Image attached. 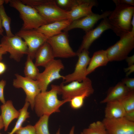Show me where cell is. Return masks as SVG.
I'll return each mask as SVG.
<instances>
[{
  "label": "cell",
  "instance_id": "obj_1",
  "mask_svg": "<svg viewBox=\"0 0 134 134\" xmlns=\"http://www.w3.org/2000/svg\"><path fill=\"white\" fill-rule=\"evenodd\" d=\"M50 90L41 92L35 98L34 108L39 117L44 115L50 116L53 113L59 112L61 106L68 102L58 99V85L52 84Z\"/></svg>",
  "mask_w": 134,
  "mask_h": 134
},
{
  "label": "cell",
  "instance_id": "obj_2",
  "mask_svg": "<svg viewBox=\"0 0 134 134\" xmlns=\"http://www.w3.org/2000/svg\"><path fill=\"white\" fill-rule=\"evenodd\" d=\"M114 9L107 17L112 30L120 37L131 31V21L134 15V6L116 4Z\"/></svg>",
  "mask_w": 134,
  "mask_h": 134
},
{
  "label": "cell",
  "instance_id": "obj_3",
  "mask_svg": "<svg viewBox=\"0 0 134 134\" xmlns=\"http://www.w3.org/2000/svg\"><path fill=\"white\" fill-rule=\"evenodd\" d=\"M34 8L48 23L68 20V11L61 8L53 0H21Z\"/></svg>",
  "mask_w": 134,
  "mask_h": 134
},
{
  "label": "cell",
  "instance_id": "obj_4",
  "mask_svg": "<svg viewBox=\"0 0 134 134\" xmlns=\"http://www.w3.org/2000/svg\"><path fill=\"white\" fill-rule=\"evenodd\" d=\"M5 3L19 12L23 22L22 28L23 30H36L48 24L34 8L23 3L19 0H5Z\"/></svg>",
  "mask_w": 134,
  "mask_h": 134
},
{
  "label": "cell",
  "instance_id": "obj_5",
  "mask_svg": "<svg viewBox=\"0 0 134 134\" xmlns=\"http://www.w3.org/2000/svg\"><path fill=\"white\" fill-rule=\"evenodd\" d=\"M134 48V32L131 31L120 37V40L106 50L109 62L125 59Z\"/></svg>",
  "mask_w": 134,
  "mask_h": 134
},
{
  "label": "cell",
  "instance_id": "obj_6",
  "mask_svg": "<svg viewBox=\"0 0 134 134\" xmlns=\"http://www.w3.org/2000/svg\"><path fill=\"white\" fill-rule=\"evenodd\" d=\"M94 92L92 81L87 77L81 82L73 81L66 85L62 82L58 85V95H62L63 100L68 102L75 96L86 93L91 95Z\"/></svg>",
  "mask_w": 134,
  "mask_h": 134
},
{
  "label": "cell",
  "instance_id": "obj_7",
  "mask_svg": "<svg viewBox=\"0 0 134 134\" xmlns=\"http://www.w3.org/2000/svg\"><path fill=\"white\" fill-rule=\"evenodd\" d=\"M0 44L2 49L9 53L10 58L17 62L20 61L24 55L28 54V48L26 43L21 38L15 35L11 37L3 36Z\"/></svg>",
  "mask_w": 134,
  "mask_h": 134
},
{
  "label": "cell",
  "instance_id": "obj_8",
  "mask_svg": "<svg viewBox=\"0 0 134 134\" xmlns=\"http://www.w3.org/2000/svg\"><path fill=\"white\" fill-rule=\"evenodd\" d=\"M44 71L39 73L36 79L41 92L47 91L49 84L54 80L61 78L64 76L60 73L64 68L61 60L54 59L45 67Z\"/></svg>",
  "mask_w": 134,
  "mask_h": 134
},
{
  "label": "cell",
  "instance_id": "obj_9",
  "mask_svg": "<svg viewBox=\"0 0 134 134\" xmlns=\"http://www.w3.org/2000/svg\"><path fill=\"white\" fill-rule=\"evenodd\" d=\"M67 32L48 38L46 42L50 45L55 58H68L77 56L70 46Z\"/></svg>",
  "mask_w": 134,
  "mask_h": 134
},
{
  "label": "cell",
  "instance_id": "obj_10",
  "mask_svg": "<svg viewBox=\"0 0 134 134\" xmlns=\"http://www.w3.org/2000/svg\"><path fill=\"white\" fill-rule=\"evenodd\" d=\"M23 39L28 48V56L33 60L39 48L46 42L48 38L36 30L21 29L15 34Z\"/></svg>",
  "mask_w": 134,
  "mask_h": 134
},
{
  "label": "cell",
  "instance_id": "obj_11",
  "mask_svg": "<svg viewBox=\"0 0 134 134\" xmlns=\"http://www.w3.org/2000/svg\"><path fill=\"white\" fill-rule=\"evenodd\" d=\"M15 78L13 81V85L16 88H22L26 95L25 102L30 103L32 110L34 108V100L41 90L36 80H34L18 74H15Z\"/></svg>",
  "mask_w": 134,
  "mask_h": 134
},
{
  "label": "cell",
  "instance_id": "obj_12",
  "mask_svg": "<svg viewBox=\"0 0 134 134\" xmlns=\"http://www.w3.org/2000/svg\"><path fill=\"white\" fill-rule=\"evenodd\" d=\"M76 53L78 59L74 71L71 73L64 76L62 79L64 84L74 81L81 82L87 77V69L91 59L89 52L88 50H84Z\"/></svg>",
  "mask_w": 134,
  "mask_h": 134
},
{
  "label": "cell",
  "instance_id": "obj_13",
  "mask_svg": "<svg viewBox=\"0 0 134 134\" xmlns=\"http://www.w3.org/2000/svg\"><path fill=\"white\" fill-rule=\"evenodd\" d=\"M111 11H106L101 14L92 13L80 18L74 20L63 31L67 32L76 28L83 29L86 33L93 29L95 24L100 20L107 17Z\"/></svg>",
  "mask_w": 134,
  "mask_h": 134
},
{
  "label": "cell",
  "instance_id": "obj_14",
  "mask_svg": "<svg viewBox=\"0 0 134 134\" xmlns=\"http://www.w3.org/2000/svg\"><path fill=\"white\" fill-rule=\"evenodd\" d=\"M102 121L108 134H134V122L124 117L112 119L104 118Z\"/></svg>",
  "mask_w": 134,
  "mask_h": 134
},
{
  "label": "cell",
  "instance_id": "obj_15",
  "mask_svg": "<svg viewBox=\"0 0 134 134\" xmlns=\"http://www.w3.org/2000/svg\"><path fill=\"white\" fill-rule=\"evenodd\" d=\"M109 29H111V26L107 17H106L103 19L96 28L86 33L83 37L81 44L76 53H79L84 50H88L93 42L104 31Z\"/></svg>",
  "mask_w": 134,
  "mask_h": 134
},
{
  "label": "cell",
  "instance_id": "obj_16",
  "mask_svg": "<svg viewBox=\"0 0 134 134\" xmlns=\"http://www.w3.org/2000/svg\"><path fill=\"white\" fill-rule=\"evenodd\" d=\"M97 4L94 0H78L77 3L68 11V20L72 22L92 13V7Z\"/></svg>",
  "mask_w": 134,
  "mask_h": 134
},
{
  "label": "cell",
  "instance_id": "obj_17",
  "mask_svg": "<svg viewBox=\"0 0 134 134\" xmlns=\"http://www.w3.org/2000/svg\"><path fill=\"white\" fill-rule=\"evenodd\" d=\"M72 21L69 20L56 21L44 25L36 30L42 33L48 38L62 32Z\"/></svg>",
  "mask_w": 134,
  "mask_h": 134
},
{
  "label": "cell",
  "instance_id": "obj_18",
  "mask_svg": "<svg viewBox=\"0 0 134 134\" xmlns=\"http://www.w3.org/2000/svg\"><path fill=\"white\" fill-rule=\"evenodd\" d=\"M52 48L47 42L43 44L36 53L34 64L37 67H45L54 59Z\"/></svg>",
  "mask_w": 134,
  "mask_h": 134
},
{
  "label": "cell",
  "instance_id": "obj_19",
  "mask_svg": "<svg viewBox=\"0 0 134 134\" xmlns=\"http://www.w3.org/2000/svg\"><path fill=\"white\" fill-rule=\"evenodd\" d=\"M1 116L4 124V130L6 131L11 122L15 119H18L20 113L14 107L12 102L8 100L0 106Z\"/></svg>",
  "mask_w": 134,
  "mask_h": 134
},
{
  "label": "cell",
  "instance_id": "obj_20",
  "mask_svg": "<svg viewBox=\"0 0 134 134\" xmlns=\"http://www.w3.org/2000/svg\"><path fill=\"white\" fill-rule=\"evenodd\" d=\"M109 62L106 50H102L95 52L91 58L88 66L87 75L93 72L97 68L106 66Z\"/></svg>",
  "mask_w": 134,
  "mask_h": 134
},
{
  "label": "cell",
  "instance_id": "obj_21",
  "mask_svg": "<svg viewBox=\"0 0 134 134\" xmlns=\"http://www.w3.org/2000/svg\"><path fill=\"white\" fill-rule=\"evenodd\" d=\"M106 103L105 118L112 119L124 117L126 112L119 100L110 101Z\"/></svg>",
  "mask_w": 134,
  "mask_h": 134
},
{
  "label": "cell",
  "instance_id": "obj_22",
  "mask_svg": "<svg viewBox=\"0 0 134 134\" xmlns=\"http://www.w3.org/2000/svg\"><path fill=\"white\" fill-rule=\"evenodd\" d=\"M129 92L124 84L122 82H120L110 89L106 97L100 103H106L110 101L120 100L125 97Z\"/></svg>",
  "mask_w": 134,
  "mask_h": 134
},
{
  "label": "cell",
  "instance_id": "obj_23",
  "mask_svg": "<svg viewBox=\"0 0 134 134\" xmlns=\"http://www.w3.org/2000/svg\"><path fill=\"white\" fill-rule=\"evenodd\" d=\"M33 60L29 56H27L25 64L24 72L25 77L36 80L40 72Z\"/></svg>",
  "mask_w": 134,
  "mask_h": 134
},
{
  "label": "cell",
  "instance_id": "obj_24",
  "mask_svg": "<svg viewBox=\"0 0 134 134\" xmlns=\"http://www.w3.org/2000/svg\"><path fill=\"white\" fill-rule=\"evenodd\" d=\"M30 105L29 102H25L22 108L19 111L20 115L15 125L11 131L8 134H14L22 126L24 122L26 119L30 117L29 113L28 111V109Z\"/></svg>",
  "mask_w": 134,
  "mask_h": 134
},
{
  "label": "cell",
  "instance_id": "obj_25",
  "mask_svg": "<svg viewBox=\"0 0 134 134\" xmlns=\"http://www.w3.org/2000/svg\"><path fill=\"white\" fill-rule=\"evenodd\" d=\"M82 132L83 134H108L103 123L100 121L92 123Z\"/></svg>",
  "mask_w": 134,
  "mask_h": 134
},
{
  "label": "cell",
  "instance_id": "obj_26",
  "mask_svg": "<svg viewBox=\"0 0 134 134\" xmlns=\"http://www.w3.org/2000/svg\"><path fill=\"white\" fill-rule=\"evenodd\" d=\"M49 116L44 115L40 117L39 120L34 126L36 134H50L48 127Z\"/></svg>",
  "mask_w": 134,
  "mask_h": 134
},
{
  "label": "cell",
  "instance_id": "obj_27",
  "mask_svg": "<svg viewBox=\"0 0 134 134\" xmlns=\"http://www.w3.org/2000/svg\"><path fill=\"white\" fill-rule=\"evenodd\" d=\"M0 16L2 27L4 28L6 36L11 37L14 35L11 32L10 28L11 18L7 14L3 5L0 6Z\"/></svg>",
  "mask_w": 134,
  "mask_h": 134
},
{
  "label": "cell",
  "instance_id": "obj_28",
  "mask_svg": "<svg viewBox=\"0 0 134 134\" xmlns=\"http://www.w3.org/2000/svg\"><path fill=\"white\" fill-rule=\"evenodd\" d=\"M126 112L134 110V91L129 92L127 95L119 100Z\"/></svg>",
  "mask_w": 134,
  "mask_h": 134
},
{
  "label": "cell",
  "instance_id": "obj_29",
  "mask_svg": "<svg viewBox=\"0 0 134 134\" xmlns=\"http://www.w3.org/2000/svg\"><path fill=\"white\" fill-rule=\"evenodd\" d=\"M90 95L88 93H86L72 98L69 101L71 107L74 109L80 108L83 106L85 98Z\"/></svg>",
  "mask_w": 134,
  "mask_h": 134
},
{
  "label": "cell",
  "instance_id": "obj_30",
  "mask_svg": "<svg viewBox=\"0 0 134 134\" xmlns=\"http://www.w3.org/2000/svg\"><path fill=\"white\" fill-rule=\"evenodd\" d=\"M16 134H36L34 126L28 125L21 127L15 133Z\"/></svg>",
  "mask_w": 134,
  "mask_h": 134
},
{
  "label": "cell",
  "instance_id": "obj_31",
  "mask_svg": "<svg viewBox=\"0 0 134 134\" xmlns=\"http://www.w3.org/2000/svg\"><path fill=\"white\" fill-rule=\"evenodd\" d=\"M55 1L57 4L60 6L71 9L77 3L78 0H57Z\"/></svg>",
  "mask_w": 134,
  "mask_h": 134
},
{
  "label": "cell",
  "instance_id": "obj_32",
  "mask_svg": "<svg viewBox=\"0 0 134 134\" xmlns=\"http://www.w3.org/2000/svg\"><path fill=\"white\" fill-rule=\"evenodd\" d=\"M125 85L129 92L134 90V78H126L121 81Z\"/></svg>",
  "mask_w": 134,
  "mask_h": 134
},
{
  "label": "cell",
  "instance_id": "obj_33",
  "mask_svg": "<svg viewBox=\"0 0 134 134\" xmlns=\"http://www.w3.org/2000/svg\"><path fill=\"white\" fill-rule=\"evenodd\" d=\"M6 84L5 80L2 79L0 81V101L3 104L6 102L4 95V89Z\"/></svg>",
  "mask_w": 134,
  "mask_h": 134
},
{
  "label": "cell",
  "instance_id": "obj_34",
  "mask_svg": "<svg viewBox=\"0 0 134 134\" xmlns=\"http://www.w3.org/2000/svg\"><path fill=\"white\" fill-rule=\"evenodd\" d=\"M113 1L115 4H121L134 6V0H113Z\"/></svg>",
  "mask_w": 134,
  "mask_h": 134
},
{
  "label": "cell",
  "instance_id": "obj_35",
  "mask_svg": "<svg viewBox=\"0 0 134 134\" xmlns=\"http://www.w3.org/2000/svg\"><path fill=\"white\" fill-rule=\"evenodd\" d=\"M124 117L128 121L134 122V110L126 112Z\"/></svg>",
  "mask_w": 134,
  "mask_h": 134
},
{
  "label": "cell",
  "instance_id": "obj_36",
  "mask_svg": "<svg viewBox=\"0 0 134 134\" xmlns=\"http://www.w3.org/2000/svg\"><path fill=\"white\" fill-rule=\"evenodd\" d=\"M126 76H128L134 71V65L129 66L124 69Z\"/></svg>",
  "mask_w": 134,
  "mask_h": 134
},
{
  "label": "cell",
  "instance_id": "obj_37",
  "mask_svg": "<svg viewBox=\"0 0 134 134\" xmlns=\"http://www.w3.org/2000/svg\"><path fill=\"white\" fill-rule=\"evenodd\" d=\"M127 63L128 66H131L134 65V55L131 56H128L125 59Z\"/></svg>",
  "mask_w": 134,
  "mask_h": 134
},
{
  "label": "cell",
  "instance_id": "obj_38",
  "mask_svg": "<svg viewBox=\"0 0 134 134\" xmlns=\"http://www.w3.org/2000/svg\"><path fill=\"white\" fill-rule=\"evenodd\" d=\"M6 67L3 63L0 62V75L2 74L5 71Z\"/></svg>",
  "mask_w": 134,
  "mask_h": 134
},
{
  "label": "cell",
  "instance_id": "obj_39",
  "mask_svg": "<svg viewBox=\"0 0 134 134\" xmlns=\"http://www.w3.org/2000/svg\"><path fill=\"white\" fill-rule=\"evenodd\" d=\"M75 127L73 126L71 128L69 134H74ZM56 134H60V130L59 129L56 132Z\"/></svg>",
  "mask_w": 134,
  "mask_h": 134
},
{
  "label": "cell",
  "instance_id": "obj_40",
  "mask_svg": "<svg viewBox=\"0 0 134 134\" xmlns=\"http://www.w3.org/2000/svg\"><path fill=\"white\" fill-rule=\"evenodd\" d=\"M6 52H5L1 47L0 48V62L2 59V56L3 54L6 53Z\"/></svg>",
  "mask_w": 134,
  "mask_h": 134
},
{
  "label": "cell",
  "instance_id": "obj_41",
  "mask_svg": "<svg viewBox=\"0 0 134 134\" xmlns=\"http://www.w3.org/2000/svg\"><path fill=\"white\" fill-rule=\"evenodd\" d=\"M4 128V124L1 115H0V130Z\"/></svg>",
  "mask_w": 134,
  "mask_h": 134
},
{
  "label": "cell",
  "instance_id": "obj_42",
  "mask_svg": "<svg viewBox=\"0 0 134 134\" xmlns=\"http://www.w3.org/2000/svg\"><path fill=\"white\" fill-rule=\"evenodd\" d=\"M131 24L132 26V30L131 31L134 32V15L133 16L131 21Z\"/></svg>",
  "mask_w": 134,
  "mask_h": 134
},
{
  "label": "cell",
  "instance_id": "obj_43",
  "mask_svg": "<svg viewBox=\"0 0 134 134\" xmlns=\"http://www.w3.org/2000/svg\"><path fill=\"white\" fill-rule=\"evenodd\" d=\"M5 0H0V6L5 3Z\"/></svg>",
  "mask_w": 134,
  "mask_h": 134
},
{
  "label": "cell",
  "instance_id": "obj_44",
  "mask_svg": "<svg viewBox=\"0 0 134 134\" xmlns=\"http://www.w3.org/2000/svg\"><path fill=\"white\" fill-rule=\"evenodd\" d=\"M2 24L1 20V17L0 16V29L1 30H3L2 28Z\"/></svg>",
  "mask_w": 134,
  "mask_h": 134
},
{
  "label": "cell",
  "instance_id": "obj_45",
  "mask_svg": "<svg viewBox=\"0 0 134 134\" xmlns=\"http://www.w3.org/2000/svg\"><path fill=\"white\" fill-rule=\"evenodd\" d=\"M3 30L0 29V35H2L3 32Z\"/></svg>",
  "mask_w": 134,
  "mask_h": 134
},
{
  "label": "cell",
  "instance_id": "obj_46",
  "mask_svg": "<svg viewBox=\"0 0 134 134\" xmlns=\"http://www.w3.org/2000/svg\"><path fill=\"white\" fill-rule=\"evenodd\" d=\"M80 134H83L82 132H81Z\"/></svg>",
  "mask_w": 134,
  "mask_h": 134
},
{
  "label": "cell",
  "instance_id": "obj_47",
  "mask_svg": "<svg viewBox=\"0 0 134 134\" xmlns=\"http://www.w3.org/2000/svg\"><path fill=\"white\" fill-rule=\"evenodd\" d=\"M0 47H1V46H0Z\"/></svg>",
  "mask_w": 134,
  "mask_h": 134
},
{
  "label": "cell",
  "instance_id": "obj_48",
  "mask_svg": "<svg viewBox=\"0 0 134 134\" xmlns=\"http://www.w3.org/2000/svg\"><path fill=\"white\" fill-rule=\"evenodd\" d=\"M0 134H1V133H0Z\"/></svg>",
  "mask_w": 134,
  "mask_h": 134
}]
</instances>
